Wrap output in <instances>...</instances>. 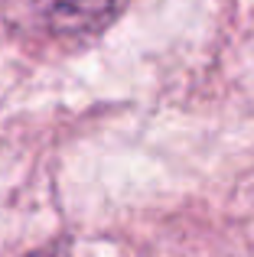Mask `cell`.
Segmentation results:
<instances>
[{"label": "cell", "mask_w": 254, "mask_h": 257, "mask_svg": "<svg viewBox=\"0 0 254 257\" xmlns=\"http://www.w3.org/2000/svg\"><path fill=\"white\" fill-rule=\"evenodd\" d=\"M127 7V0H46V23L56 36H91L101 33Z\"/></svg>", "instance_id": "1"}, {"label": "cell", "mask_w": 254, "mask_h": 257, "mask_svg": "<svg viewBox=\"0 0 254 257\" xmlns=\"http://www.w3.org/2000/svg\"><path fill=\"white\" fill-rule=\"evenodd\" d=\"M26 257H78V254H72L69 247H62V244H52V247H43V251H33V254H26Z\"/></svg>", "instance_id": "2"}]
</instances>
